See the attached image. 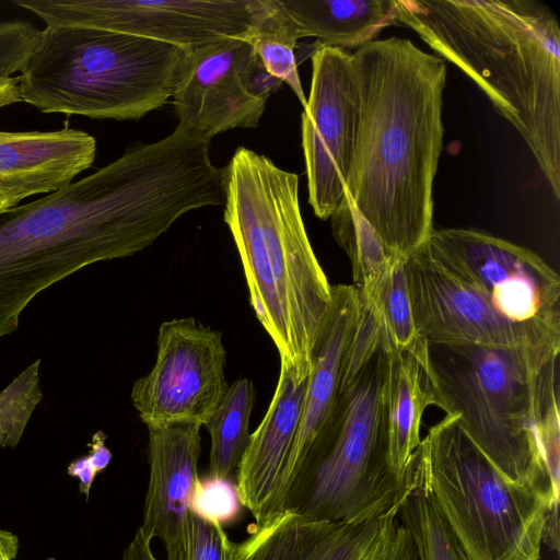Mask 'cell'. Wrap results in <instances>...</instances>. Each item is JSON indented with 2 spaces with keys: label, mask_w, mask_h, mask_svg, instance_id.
Returning a JSON list of instances; mask_svg holds the SVG:
<instances>
[{
  "label": "cell",
  "mask_w": 560,
  "mask_h": 560,
  "mask_svg": "<svg viewBox=\"0 0 560 560\" xmlns=\"http://www.w3.org/2000/svg\"><path fill=\"white\" fill-rule=\"evenodd\" d=\"M197 173L171 137L135 143L69 186L0 213V340L39 293L98 261L132 256L200 209Z\"/></svg>",
  "instance_id": "obj_1"
},
{
  "label": "cell",
  "mask_w": 560,
  "mask_h": 560,
  "mask_svg": "<svg viewBox=\"0 0 560 560\" xmlns=\"http://www.w3.org/2000/svg\"><path fill=\"white\" fill-rule=\"evenodd\" d=\"M351 67L359 118L346 190L388 256L406 258L433 230L446 65L393 36L359 47Z\"/></svg>",
  "instance_id": "obj_2"
},
{
  "label": "cell",
  "mask_w": 560,
  "mask_h": 560,
  "mask_svg": "<svg viewBox=\"0 0 560 560\" xmlns=\"http://www.w3.org/2000/svg\"><path fill=\"white\" fill-rule=\"evenodd\" d=\"M398 24L456 66L528 145L560 199V26L536 0H398Z\"/></svg>",
  "instance_id": "obj_3"
},
{
  "label": "cell",
  "mask_w": 560,
  "mask_h": 560,
  "mask_svg": "<svg viewBox=\"0 0 560 560\" xmlns=\"http://www.w3.org/2000/svg\"><path fill=\"white\" fill-rule=\"evenodd\" d=\"M224 221L234 240L254 313L296 382L307 378L331 285L306 233L299 176L238 147L222 168Z\"/></svg>",
  "instance_id": "obj_4"
},
{
  "label": "cell",
  "mask_w": 560,
  "mask_h": 560,
  "mask_svg": "<svg viewBox=\"0 0 560 560\" xmlns=\"http://www.w3.org/2000/svg\"><path fill=\"white\" fill-rule=\"evenodd\" d=\"M560 347L427 343L435 406L455 416L467 436L510 481L559 495L540 456L538 436L559 407Z\"/></svg>",
  "instance_id": "obj_5"
},
{
  "label": "cell",
  "mask_w": 560,
  "mask_h": 560,
  "mask_svg": "<svg viewBox=\"0 0 560 560\" xmlns=\"http://www.w3.org/2000/svg\"><path fill=\"white\" fill-rule=\"evenodd\" d=\"M189 55L119 32L46 27L18 77L21 100L43 113L137 120L173 96Z\"/></svg>",
  "instance_id": "obj_6"
},
{
  "label": "cell",
  "mask_w": 560,
  "mask_h": 560,
  "mask_svg": "<svg viewBox=\"0 0 560 560\" xmlns=\"http://www.w3.org/2000/svg\"><path fill=\"white\" fill-rule=\"evenodd\" d=\"M388 351L341 370L330 417L282 504L303 516L361 523L397 506L406 485L393 470L387 439Z\"/></svg>",
  "instance_id": "obj_7"
},
{
  "label": "cell",
  "mask_w": 560,
  "mask_h": 560,
  "mask_svg": "<svg viewBox=\"0 0 560 560\" xmlns=\"http://www.w3.org/2000/svg\"><path fill=\"white\" fill-rule=\"evenodd\" d=\"M438 509L470 560H539L552 506L540 488L506 479L455 416L430 427L406 479Z\"/></svg>",
  "instance_id": "obj_8"
},
{
  "label": "cell",
  "mask_w": 560,
  "mask_h": 560,
  "mask_svg": "<svg viewBox=\"0 0 560 560\" xmlns=\"http://www.w3.org/2000/svg\"><path fill=\"white\" fill-rule=\"evenodd\" d=\"M433 258L503 318L560 332V278L537 254L474 229H433Z\"/></svg>",
  "instance_id": "obj_9"
},
{
  "label": "cell",
  "mask_w": 560,
  "mask_h": 560,
  "mask_svg": "<svg viewBox=\"0 0 560 560\" xmlns=\"http://www.w3.org/2000/svg\"><path fill=\"white\" fill-rule=\"evenodd\" d=\"M47 27L119 32L192 50L223 37H243L252 0H14Z\"/></svg>",
  "instance_id": "obj_10"
},
{
  "label": "cell",
  "mask_w": 560,
  "mask_h": 560,
  "mask_svg": "<svg viewBox=\"0 0 560 560\" xmlns=\"http://www.w3.org/2000/svg\"><path fill=\"white\" fill-rule=\"evenodd\" d=\"M152 370L138 378L131 401L148 425L194 422L203 425L229 386L226 352L219 330L192 317L161 324Z\"/></svg>",
  "instance_id": "obj_11"
},
{
  "label": "cell",
  "mask_w": 560,
  "mask_h": 560,
  "mask_svg": "<svg viewBox=\"0 0 560 560\" xmlns=\"http://www.w3.org/2000/svg\"><path fill=\"white\" fill-rule=\"evenodd\" d=\"M359 118L351 54L319 45L312 54V81L301 116L308 202L328 220L346 196Z\"/></svg>",
  "instance_id": "obj_12"
},
{
  "label": "cell",
  "mask_w": 560,
  "mask_h": 560,
  "mask_svg": "<svg viewBox=\"0 0 560 560\" xmlns=\"http://www.w3.org/2000/svg\"><path fill=\"white\" fill-rule=\"evenodd\" d=\"M282 83L242 37L208 43L190 50L172 96L178 125L209 142L234 128H254Z\"/></svg>",
  "instance_id": "obj_13"
},
{
  "label": "cell",
  "mask_w": 560,
  "mask_h": 560,
  "mask_svg": "<svg viewBox=\"0 0 560 560\" xmlns=\"http://www.w3.org/2000/svg\"><path fill=\"white\" fill-rule=\"evenodd\" d=\"M413 322L427 343L560 347V332L500 316L422 244L404 260Z\"/></svg>",
  "instance_id": "obj_14"
},
{
  "label": "cell",
  "mask_w": 560,
  "mask_h": 560,
  "mask_svg": "<svg viewBox=\"0 0 560 560\" xmlns=\"http://www.w3.org/2000/svg\"><path fill=\"white\" fill-rule=\"evenodd\" d=\"M230 560H419L398 506L361 523L315 520L290 510L233 544Z\"/></svg>",
  "instance_id": "obj_15"
},
{
  "label": "cell",
  "mask_w": 560,
  "mask_h": 560,
  "mask_svg": "<svg viewBox=\"0 0 560 560\" xmlns=\"http://www.w3.org/2000/svg\"><path fill=\"white\" fill-rule=\"evenodd\" d=\"M360 306L361 295L354 285H331V302L313 348L300 420L272 515L281 511L285 497L330 417L338 394L345 351Z\"/></svg>",
  "instance_id": "obj_16"
},
{
  "label": "cell",
  "mask_w": 560,
  "mask_h": 560,
  "mask_svg": "<svg viewBox=\"0 0 560 560\" xmlns=\"http://www.w3.org/2000/svg\"><path fill=\"white\" fill-rule=\"evenodd\" d=\"M95 155V138L68 126L55 131L0 130V213L30 196L69 186Z\"/></svg>",
  "instance_id": "obj_17"
},
{
  "label": "cell",
  "mask_w": 560,
  "mask_h": 560,
  "mask_svg": "<svg viewBox=\"0 0 560 560\" xmlns=\"http://www.w3.org/2000/svg\"><path fill=\"white\" fill-rule=\"evenodd\" d=\"M307 378L296 382L280 369L270 405L250 434L236 469L240 502L260 526L273 513L275 500L298 429Z\"/></svg>",
  "instance_id": "obj_18"
},
{
  "label": "cell",
  "mask_w": 560,
  "mask_h": 560,
  "mask_svg": "<svg viewBox=\"0 0 560 560\" xmlns=\"http://www.w3.org/2000/svg\"><path fill=\"white\" fill-rule=\"evenodd\" d=\"M200 428L185 421L148 425L150 471L140 528L150 539L166 542L184 525L200 479Z\"/></svg>",
  "instance_id": "obj_19"
},
{
  "label": "cell",
  "mask_w": 560,
  "mask_h": 560,
  "mask_svg": "<svg viewBox=\"0 0 560 560\" xmlns=\"http://www.w3.org/2000/svg\"><path fill=\"white\" fill-rule=\"evenodd\" d=\"M388 351L387 439L389 463L406 485L412 456L421 443L420 428L424 410L435 406L431 381L411 355Z\"/></svg>",
  "instance_id": "obj_20"
},
{
  "label": "cell",
  "mask_w": 560,
  "mask_h": 560,
  "mask_svg": "<svg viewBox=\"0 0 560 560\" xmlns=\"http://www.w3.org/2000/svg\"><path fill=\"white\" fill-rule=\"evenodd\" d=\"M304 37L320 45L359 48L385 27L398 24L395 0H281Z\"/></svg>",
  "instance_id": "obj_21"
},
{
  "label": "cell",
  "mask_w": 560,
  "mask_h": 560,
  "mask_svg": "<svg viewBox=\"0 0 560 560\" xmlns=\"http://www.w3.org/2000/svg\"><path fill=\"white\" fill-rule=\"evenodd\" d=\"M304 34L281 0H252L250 24L242 37L266 70L292 90L303 107L306 96L298 72L295 47Z\"/></svg>",
  "instance_id": "obj_22"
},
{
  "label": "cell",
  "mask_w": 560,
  "mask_h": 560,
  "mask_svg": "<svg viewBox=\"0 0 560 560\" xmlns=\"http://www.w3.org/2000/svg\"><path fill=\"white\" fill-rule=\"evenodd\" d=\"M255 388L248 378L236 380L203 424L211 439L208 476L230 479L249 441Z\"/></svg>",
  "instance_id": "obj_23"
},
{
  "label": "cell",
  "mask_w": 560,
  "mask_h": 560,
  "mask_svg": "<svg viewBox=\"0 0 560 560\" xmlns=\"http://www.w3.org/2000/svg\"><path fill=\"white\" fill-rule=\"evenodd\" d=\"M405 258H393L369 296H362L375 313L387 350L407 353L428 371L427 342L417 331L404 270Z\"/></svg>",
  "instance_id": "obj_24"
},
{
  "label": "cell",
  "mask_w": 560,
  "mask_h": 560,
  "mask_svg": "<svg viewBox=\"0 0 560 560\" xmlns=\"http://www.w3.org/2000/svg\"><path fill=\"white\" fill-rule=\"evenodd\" d=\"M330 221L335 240L350 259L354 287L362 296H369L393 258L347 190Z\"/></svg>",
  "instance_id": "obj_25"
},
{
  "label": "cell",
  "mask_w": 560,
  "mask_h": 560,
  "mask_svg": "<svg viewBox=\"0 0 560 560\" xmlns=\"http://www.w3.org/2000/svg\"><path fill=\"white\" fill-rule=\"evenodd\" d=\"M398 506V516L408 528L419 560H470L427 493L410 479Z\"/></svg>",
  "instance_id": "obj_26"
},
{
  "label": "cell",
  "mask_w": 560,
  "mask_h": 560,
  "mask_svg": "<svg viewBox=\"0 0 560 560\" xmlns=\"http://www.w3.org/2000/svg\"><path fill=\"white\" fill-rule=\"evenodd\" d=\"M39 362L40 359L33 362L0 393V448L18 445L42 400Z\"/></svg>",
  "instance_id": "obj_27"
},
{
  "label": "cell",
  "mask_w": 560,
  "mask_h": 560,
  "mask_svg": "<svg viewBox=\"0 0 560 560\" xmlns=\"http://www.w3.org/2000/svg\"><path fill=\"white\" fill-rule=\"evenodd\" d=\"M164 546L166 560H230L233 542L221 524L189 510L179 534Z\"/></svg>",
  "instance_id": "obj_28"
},
{
  "label": "cell",
  "mask_w": 560,
  "mask_h": 560,
  "mask_svg": "<svg viewBox=\"0 0 560 560\" xmlns=\"http://www.w3.org/2000/svg\"><path fill=\"white\" fill-rule=\"evenodd\" d=\"M241 506L236 485L211 476L199 479L190 502L192 512L222 526L237 516Z\"/></svg>",
  "instance_id": "obj_29"
},
{
  "label": "cell",
  "mask_w": 560,
  "mask_h": 560,
  "mask_svg": "<svg viewBox=\"0 0 560 560\" xmlns=\"http://www.w3.org/2000/svg\"><path fill=\"white\" fill-rule=\"evenodd\" d=\"M106 435L103 431L93 434L89 443L90 453L86 455L95 472H102L112 460V452L105 445Z\"/></svg>",
  "instance_id": "obj_30"
},
{
  "label": "cell",
  "mask_w": 560,
  "mask_h": 560,
  "mask_svg": "<svg viewBox=\"0 0 560 560\" xmlns=\"http://www.w3.org/2000/svg\"><path fill=\"white\" fill-rule=\"evenodd\" d=\"M150 539L139 527L120 560H156Z\"/></svg>",
  "instance_id": "obj_31"
},
{
  "label": "cell",
  "mask_w": 560,
  "mask_h": 560,
  "mask_svg": "<svg viewBox=\"0 0 560 560\" xmlns=\"http://www.w3.org/2000/svg\"><path fill=\"white\" fill-rule=\"evenodd\" d=\"M68 474L80 480V492L89 499L92 483L97 474L92 467L88 456H82L71 462L68 466Z\"/></svg>",
  "instance_id": "obj_32"
},
{
  "label": "cell",
  "mask_w": 560,
  "mask_h": 560,
  "mask_svg": "<svg viewBox=\"0 0 560 560\" xmlns=\"http://www.w3.org/2000/svg\"><path fill=\"white\" fill-rule=\"evenodd\" d=\"M18 102H22L19 89V78L0 77V108Z\"/></svg>",
  "instance_id": "obj_33"
},
{
  "label": "cell",
  "mask_w": 560,
  "mask_h": 560,
  "mask_svg": "<svg viewBox=\"0 0 560 560\" xmlns=\"http://www.w3.org/2000/svg\"><path fill=\"white\" fill-rule=\"evenodd\" d=\"M542 542L547 544L548 547L553 550H559V517L558 508L552 509L548 512Z\"/></svg>",
  "instance_id": "obj_34"
},
{
  "label": "cell",
  "mask_w": 560,
  "mask_h": 560,
  "mask_svg": "<svg viewBox=\"0 0 560 560\" xmlns=\"http://www.w3.org/2000/svg\"><path fill=\"white\" fill-rule=\"evenodd\" d=\"M19 551V538L0 528V560H14Z\"/></svg>",
  "instance_id": "obj_35"
}]
</instances>
